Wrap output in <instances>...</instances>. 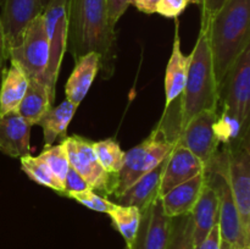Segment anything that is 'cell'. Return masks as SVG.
<instances>
[{
	"label": "cell",
	"instance_id": "1",
	"mask_svg": "<svg viewBox=\"0 0 250 249\" xmlns=\"http://www.w3.org/2000/svg\"><path fill=\"white\" fill-rule=\"evenodd\" d=\"M66 51L75 61L90 51L98 53L105 77L112 75L116 59V33L109 22L106 0H68Z\"/></svg>",
	"mask_w": 250,
	"mask_h": 249
},
{
	"label": "cell",
	"instance_id": "2",
	"mask_svg": "<svg viewBox=\"0 0 250 249\" xmlns=\"http://www.w3.org/2000/svg\"><path fill=\"white\" fill-rule=\"evenodd\" d=\"M208 41L217 85L250 45V0H227L208 24Z\"/></svg>",
	"mask_w": 250,
	"mask_h": 249
},
{
	"label": "cell",
	"instance_id": "3",
	"mask_svg": "<svg viewBox=\"0 0 250 249\" xmlns=\"http://www.w3.org/2000/svg\"><path fill=\"white\" fill-rule=\"evenodd\" d=\"M189 56L185 89L178 98L180 128L199 112L219 109V85L208 41V27L204 24H200L197 42Z\"/></svg>",
	"mask_w": 250,
	"mask_h": 249
},
{
	"label": "cell",
	"instance_id": "4",
	"mask_svg": "<svg viewBox=\"0 0 250 249\" xmlns=\"http://www.w3.org/2000/svg\"><path fill=\"white\" fill-rule=\"evenodd\" d=\"M175 142L168 129L159 124L148 138L126 151L122 168L117 175H114L112 197L117 198L142 176L160 165L173 148Z\"/></svg>",
	"mask_w": 250,
	"mask_h": 249
},
{
	"label": "cell",
	"instance_id": "5",
	"mask_svg": "<svg viewBox=\"0 0 250 249\" xmlns=\"http://www.w3.org/2000/svg\"><path fill=\"white\" fill-rule=\"evenodd\" d=\"M42 15L49 39V62L42 82L45 83L49 90L55 95L56 83L67 44L68 0H48Z\"/></svg>",
	"mask_w": 250,
	"mask_h": 249
},
{
	"label": "cell",
	"instance_id": "6",
	"mask_svg": "<svg viewBox=\"0 0 250 249\" xmlns=\"http://www.w3.org/2000/svg\"><path fill=\"white\" fill-rule=\"evenodd\" d=\"M9 60L19 63L28 80L42 81L49 62V39L43 15L29 22L20 43L9 50Z\"/></svg>",
	"mask_w": 250,
	"mask_h": 249
},
{
	"label": "cell",
	"instance_id": "7",
	"mask_svg": "<svg viewBox=\"0 0 250 249\" xmlns=\"http://www.w3.org/2000/svg\"><path fill=\"white\" fill-rule=\"evenodd\" d=\"M219 107L236 115L244 126L250 122V45L241 54L219 87Z\"/></svg>",
	"mask_w": 250,
	"mask_h": 249
},
{
	"label": "cell",
	"instance_id": "8",
	"mask_svg": "<svg viewBox=\"0 0 250 249\" xmlns=\"http://www.w3.org/2000/svg\"><path fill=\"white\" fill-rule=\"evenodd\" d=\"M227 177L246 236L250 239V150L249 142L225 146Z\"/></svg>",
	"mask_w": 250,
	"mask_h": 249
},
{
	"label": "cell",
	"instance_id": "9",
	"mask_svg": "<svg viewBox=\"0 0 250 249\" xmlns=\"http://www.w3.org/2000/svg\"><path fill=\"white\" fill-rule=\"evenodd\" d=\"M67 151L68 163L94 192H103L110 197L114 185V175H110L103 168L97 158L93 142L81 136H71L62 139Z\"/></svg>",
	"mask_w": 250,
	"mask_h": 249
},
{
	"label": "cell",
	"instance_id": "10",
	"mask_svg": "<svg viewBox=\"0 0 250 249\" xmlns=\"http://www.w3.org/2000/svg\"><path fill=\"white\" fill-rule=\"evenodd\" d=\"M217 110L199 112L178 131L176 143L192 151L200 161L209 167L219 153V141L215 133Z\"/></svg>",
	"mask_w": 250,
	"mask_h": 249
},
{
	"label": "cell",
	"instance_id": "11",
	"mask_svg": "<svg viewBox=\"0 0 250 249\" xmlns=\"http://www.w3.org/2000/svg\"><path fill=\"white\" fill-rule=\"evenodd\" d=\"M46 0H0V23L7 51L21 41L29 22L43 12Z\"/></svg>",
	"mask_w": 250,
	"mask_h": 249
},
{
	"label": "cell",
	"instance_id": "12",
	"mask_svg": "<svg viewBox=\"0 0 250 249\" xmlns=\"http://www.w3.org/2000/svg\"><path fill=\"white\" fill-rule=\"evenodd\" d=\"M170 227L171 217L164 211L161 200H156L141 211L138 231L129 249H166Z\"/></svg>",
	"mask_w": 250,
	"mask_h": 249
},
{
	"label": "cell",
	"instance_id": "13",
	"mask_svg": "<svg viewBox=\"0 0 250 249\" xmlns=\"http://www.w3.org/2000/svg\"><path fill=\"white\" fill-rule=\"evenodd\" d=\"M207 170L204 164L185 146L175 142V145L166 156L160 182V197L176 186L190 180Z\"/></svg>",
	"mask_w": 250,
	"mask_h": 249
},
{
	"label": "cell",
	"instance_id": "14",
	"mask_svg": "<svg viewBox=\"0 0 250 249\" xmlns=\"http://www.w3.org/2000/svg\"><path fill=\"white\" fill-rule=\"evenodd\" d=\"M31 127L17 111L0 115V151L11 158L31 155Z\"/></svg>",
	"mask_w": 250,
	"mask_h": 249
},
{
	"label": "cell",
	"instance_id": "15",
	"mask_svg": "<svg viewBox=\"0 0 250 249\" xmlns=\"http://www.w3.org/2000/svg\"><path fill=\"white\" fill-rule=\"evenodd\" d=\"M205 180H207V173L204 171L161 195L160 200L165 214L168 217L190 214L202 193Z\"/></svg>",
	"mask_w": 250,
	"mask_h": 249
},
{
	"label": "cell",
	"instance_id": "16",
	"mask_svg": "<svg viewBox=\"0 0 250 249\" xmlns=\"http://www.w3.org/2000/svg\"><path fill=\"white\" fill-rule=\"evenodd\" d=\"M165 159L160 165H158L155 168L142 176L131 187L127 188L122 194L115 198L116 202L114 203L120 205L136 207L141 211H143L149 205L160 199V182Z\"/></svg>",
	"mask_w": 250,
	"mask_h": 249
},
{
	"label": "cell",
	"instance_id": "17",
	"mask_svg": "<svg viewBox=\"0 0 250 249\" xmlns=\"http://www.w3.org/2000/svg\"><path fill=\"white\" fill-rule=\"evenodd\" d=\"M100 70V55L94 51L76 60L75 68L65 85L66 99L78 107Z\"/></svg>",
	"mask_w": 250,
	"mask_h": 249
},
{
	"label": "cell",
	"instance_id": "18",
	"mask_svg": "<svg viewBox=\"0 0 250 249\" xmlns=\"http://www.w3.org/2000/svg\"><path fill=\"white\" fill-rule=\"evenodd\" d=\"M190 214L194 224V232H193L194 246H198L207 238L212 227L217 225L219 220V199H217L216 190L208 180V176L202 193Z\"/></svg>",
	"mask_w": 250,
	"mask_h": 249
},
{
	"label": "cell",
	"instance_id": "19",
	"mask_svg": "<svg viewBox=\"0 0 250 249\" xmlns=\"http://www.w3.org/2000/svg\"><path fill=\"white\" fill-rule=\"evenodd\" d=\"M176 21L175 39H173L172 53L167 62L165 75V107H168L176 99L181 97L185 89L186 80H187L188 66H189L190 56H186L181 49V39L178 34V20Z\"/></svg>",
	"mask_w": 250,
	"mask_h": 249
},
{
	"label": "cell",
	"instance_id": "20",
	"mask_svg": "<svg viewBox=\"0 0 250 249\" xmlns=\"http://www.w3.org/2000/svg\"><path fill=\"white\" fill-rule=\"evenodd\" d=\"M28 82V77L19 63L10 60V66L4 68L0 81V115L16 111L23 99Z\"/></svg>",
	"mask_w": 250,
	"mask_h": 249
},
{
	"label": "cell",
	"instance_id": "21",
	"mask_svg": "<svg viewBox=\"0 0 250 249\" xmlns=\"http://www.w3.org/2000/svg\"><path fill=\"white\" fill-rule=\"evenodd\" d=\"M55 95L41 80H29L23 99L16 111L31 126L37 124L43 115L53 106Z\"/></svg>",
	"mask_w": 250,
	"mask_h": 249
},
{
	"label": "cell",
	"instance_id": "22",
	"mask_svg": "<svg viewBox=\"0 0 250 249\" xmlns=\"http://www.w3.org/2000/svg\"><path fill=\"white\" fill-rule=\"evenodd\" d=\"M77 106L70 100L65 99L58 106H51L43 115L37 126H41L44 134V148H49L55 143L56 139L66 138L67 128L76 114Z\"/></svg>",
	"mask_w": 250,
	"mask_h": 249
},
{
	"label": "cell",
	"instance_id": "23",
	"mask_svg": "<svg viewBox=\"0 0 250 249\" xmlns=\"http://www.w3.org/2000/svg\"><path fill=\"white\" fill-rule=\"evenodd\" d=\"M215 133L219 143L224 144V146H233L249 142V127L244 126L236 115L225 107L217 109Z\"/></svg>",
	"mask_w": 250,
	"mask_h": 249
},
{
	"label": "cell",
	"instance_id": "24",
	"mask_svg": "<svg viewBox=\"0 0 250 249\" xmlns=\"http://www.w3.org/2000/svg\"><path fill=\"white\" fill-rule=\"evenodd\" d=\"M111 217L112 225L120 232L126 242V249L132 247L141 221V210L136 207L120 205L112 202V207L107 212Z\"/></svg>",
	"mask_w": 250,
	"mask_h": 249
},
{
	"label": "cell",
	"instance_id": "25",
	"mask_svg": "<svg viewBox=\"0 0 250 249\" xmlns=\"http://www.w3.org/2000/svg\"><path fill=\"white\" fill-rule=\"evenodd\" d=\"M21 168L32 181L38 185L54 189L59 194H63V185L53 175L45 161L38 156H22Z\"/></svg>",
	"mask_w": 250,
	"mask_h": 249
},
{
	"label": "cell",
	"instance_id": "26",
	"mask_svg": "<svg viewBox=\"0 0 250 249\" xmlns=\"http://www.w3.org/2000/svg\"><path fill=\"white\" fill-rule=\"evenodd\" d=\"M194 224L192 214L171 217L170 236L166 249H194Z\"/></svg>",
	"mask_w": 250,
	"mask_h": 249
},
{
	"label": "cell",
	"instance_id": "27",
	"mask_svg": "<svg viewBox=\"0 0 250 249\" xmlns=\"http://www.w3.org/2000/svg\"><path fill=\"white\" fill-rule=\"evenodd\" d=\"M97 158L100 165L110 175H117L122 168L125 160V151L115 139H104V141L93 142Z\"/></svg>",
	"mask_w": 250,
	"mask_h": 249
},
{
	"label": "cell",
	"instance_id": "28",
	"mask_svg": "<svg viewBox=\"0 0 250 249\" xmlns=\"http://www.w3.org/2000/svg\"><path fill=\"white\" fill-rule=\"evenodd\" d=\"M39 158L45 161L53 175L63 185L66 173L70 168L67 151H66V145L63 141H61L59 144H53L49 148H44V150L39 154Z\"/></svg>",
	"mask_w": 250,
	"mask_h": 249
},
{
	"label": "cell",
	"instance_id": "29",
	"mask_svg": "<svg viewBox=\"0 0 250 249\" xmlns=\"http://www.w3.org/2000/svg\"><path fill=\"white\" fill-rule=\"evenodd\" d=\"M67 197L72 198L77 203H80V204L87 207L88 209L97 212L107 214L112 207L111 200L107 199L106 197H102V195H99L93 189H85L81 190V192L70 193V194H67Z\"/></svg>",
	"mask_w": 250,
	"mask_h": 249
},
{
	"label": "cell",
	"instance_id": "30",
	"mask_svg": "<svg viewBox=\"0 0 250 249\" xmlns=\"http://www.w3.org/2000/svg\"><path fill=\"white\" fill-rule=\"evenodd\" d=\"M188 4V0H160L156 6V14L166 19H177Z\"/></svg>",
	"mask_w": 250,
	"mask_h": 249
},
{
	"label": "cell",
	"instance_id": "31",
	"mask_svg": "<svg viewBox=\"0 0 250 249\" xmlns=\"http://www.w3.org/2000/svg\"><path fill=\"white\" fill-rule=\"evenodd\" d=\"M90 189L88 183L82 178V176L77 172L73 167L68 168L66 177L63 180V195L67 197V194L75 192H81V190Z\"/></svg>",
	"mask_w": 250,
	"mask_h": 249
},
{
	"label": "cell",
	"instance_id": "32",
	"mask_svg": "<svg viewBox=\"0 0 250 249\" xmlns=\"http://www.w3.org/2000/svg\"><path fill=\"white\" fill-rule=\"evenodd\" d=\"M227 0H200V24H208L210 20L221 10Z\"/></svg>",
	"mask_w": 250,
	"mask_h": 249
},
{
	"label": "cell",
	"instance_id": "33",
	"mask_svg": "<svg viewBox=\"0 0 250 249\" xmlns=\"http://www.w3.org/2000/svg\"><path fill=\"white\" fill-rule=\"evenodd\" d=\"M106 5L109 22L111 26L115 27L131 5V0H106Z\"/></svg>",
	"mask_w": 250,
	"mask_h": 249
},
{
	"label": "cell",
	"instance_id": "34",
	"mask_svg": "<svg viewBox=\"0 0 250 249\" xmlns=\"http://www.w3.org/2000/svg\"><path fill=\"white\" fill-rule=\"evenodd\" d=\"M221 247V236H220L219 225H215L207 236V238L200 244L194 247V249H220Z\"/></svg>",
	"mask_w": 250,
	"mask_h": 249
},
{
	"label": "cell",
	"instance_id": "35",
	"mask_svg": "<svg viewBox=\"0 0 250 249\" xmlns=\"http://www.w3.org/2000/svg\"><path fill=\"white\" fill-rule=\"evenodd\" d=\"M160 0H131V5H133L138 11L144 14H156V6Z\"/></svg>",
	"mask_w": 250,
	"mask_h": 249
},
{
	"label": "cell",
	"instance_id": "36",
	"mask_svg": "<svg viewBox=\"0 0 250 249\" xmlns=\"http://www.w3.org/2000/svg\"><path fill=\"white\" fill-rule=\"evenodd\" d=\"M9 60V51H7L6 42H5L4 32H2L1 23H0V81H1L2 71L5 68V61Z\"/></svg>",
	"mask_w": 250,
	"mask_h": 249
},
{
	"label": "cell",
	"instance_id": "37",
	"mask_svg": "<svg viewBox=\"0 0 250 249\" xmlns=\"http://www.w3.org/2000/svg\"><path fill=\"white\" fill-rule=\"evenodd\" d=\"M220 249H239V248H237V247H234V246H232V244L227 243V242H224L221 239V247H220Z\"/></svg>",
	"mask_w": 250,
	"mask_h": 249
},
{
	"label": "cell",
	"instance_id": "38",
	"mask_svg": "<svg viewBox=\"0 0 250 249\" xmlns=\"http://www.w3.org/2000/svg\"><path fill=\"white\" fill-rule=\"evenodd\" d=\"M199 1H200V0H188V2H189V4H190V2H192V4H198V5H199Z\"/></svg>",
	"mask_w": 250,
	"mask_h": 249
},
{
	"label": "cell",
	"instance_id": "39",
	"mask_svg": "<svg viewBox=\"0 0 250 249\" xmlns=\"http://www.w3.org/2000/svg\"><path fill=\"white\" fill-rule=\"evenodd\" d=\"M243 249H250V246H248V247H246V248H243Z\"/></svg>",
	"mask_w": 250,
	"mask_h": 249
},
{
	"label": "cell",
	"instance_id": "40",
	"mask_svg": "<svg viewBox=\"0 0 250 249\" xmlns=\"http://www.w3.org/2000/svg\"><path fill=\"white\" fill-rule=\"evenodd\" d=\"M46 1H48V0H46Z\"/></svg>",
	"mask_w": 250,
	"mask_h": 249
}]
</instances>
